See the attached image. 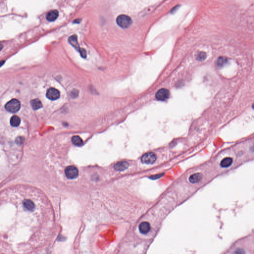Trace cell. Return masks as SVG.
I'll use <instances>...</instances> for the list:
<instances>
[{"label":"cell","instance_id":"1","mask_svg":"<svg viewBox=\"0 0 254 254\" xmlns=\"http://www.w3.org/2000/svg\"><path fill=\"white\" fill-rule=\"evenodd\" d=\"M118 25L123 28H128L132 24V20L129 16L125 15H121L118 17L116 19Z\"/></svg>","mask_w":254,"mask_h":254},{"label":"cell","instance_id":"2","mask_svg":"<svg viewBox=\"0 0 254 254\" xmlns=\"http://www.w3.org/2000/svg\"><path fill=\"white\" fill-rule=\"evenodd\" d=\"M5 107L8 112L14 113L19 111L21 108V103L17 99H13L7 103Z\"/></svg>","mask_w":254,"mask_h":254},{"label":"cell","instance_id":"3","mask_svg":"<svg viewBox=\"0 0 254 254\" xmlns=\"http://www.w3.org/2000/svg\"><path fill=\"white\" fill-rule=\"evenodd\" d=\"M157 156L153 152H148L142 155L141 158V160L142 163L151 164L155 163L156 161Z\"/></svg>","mask_w":254,"mask_h":254},{"label":"cell","instance_id":"4","mask_svg":"<svg viewBox=\"0 0 254 254\" xmlns=\"http://www.w3.org/2000/svg\"><path fill=\"white\" fill-rule=\"evenodd\" d=\"M65 174L70 179H75L79 175V171L74 166H69L65 169Z\"/></svg>","mask_w":254,"mask_h":254},{"label":"cell","instance_id":"5","mask_svg":"<svg viewBox=\"0 0 254 254\" xmlns=\"http://www.w3.org/2000/svg\"><path fill=\"white\" fill-rule=\"evenodd\" d=\"M170 96L169 91L165 89H162L159 90L155 94V97L159 101H165Z\"/></svg>","mask_w":254,"mask_h":254},{"label":"cell","instance_id":"6","mask_svg":"<svg viewBox=\"0 0 254 254\" xmlns=\"http://www.w3.org/2000/svg\"><path fill=\"white\" fill-rule=\"evenodd\" d=\"M46 96L47 98L51 100H55L58 99L60 96V93L57 89L54 88H50L47 90L46 93Z\"/></svg>","mask_w":254,"mask_h":254},{"label":"cell","instance_id":"7","mask_svg":"<svg viewBox=\"0 0 254 254\" xmlns=\"http://www.w3.org/2000/svg\"><path fill=\"white\" fill-rule=\"evenodd\" d=\"M151 226L150 224L147 221L141 222L138 226V229L141 233L146 234L151 230Z\"/></svg>","mask_w":254,"mask_h":254},{"label":"cell","instance_id":"8","mask_svg":"<svg viewBox=\"0 0 254 254\" xmlns=\"http://www.w3.org/2000/svg\"><path fill=\"white\" fill-rule=\"evenodd\" d=\"M129 166V163L126 161H122L116 163L114 165L115 170L119 171H122L126 170Z\"/></svg>","mask_w":254,"mask_h":254},{"label":"cell","instance_id":"9","mask_svg":"<svg viewBox=\"0 0 254 254\" xmlns=\"http://www.w3.org/2000/svg\"><path fill=\"white\" fill-rule=\"evenodd\" d=\"M59 12L57 10L50 11L46 15V19L49 21H53L58 18Z\"/></svg>","mask_w":254,"mask_h":254},{"label":"cell","instance_id":"10","mask_svg":"<svg viewBox=\"0 0 254 254\" xmlns=\"http://www.w3.org/2000/svg\"><path fill=\"white\" fill-rule=\"evenodd\" d=\"M77 40V35H72V36L70 37L69 38V42L70 44L75 47V48L77 50L79 51V52H80L81 49H80V46L78 44Z\"/></svg>","mask_w":254,"mask_h":254},{"label":"cell","instance_id":"11","mask_svg":"<svg viewBox=\"0 0 254 254\" xmlns=\"http://www.w3.org/2000/svg\"><path fill=\"white\" fill-rule=\"evenodd\" d=\"M202 174L200 173H195L190 176L189 178V181L191 183L196 184L199 183L202 180Z\"/></svg>","mask_w":254,"mask_h":254},{"label":"cell","instance_id":"12","mask_svg":"<svg viewBox=\"0 0 254 254\" xmlns=\"http://www.w3.org/2000/svg\"><path fill=\"white\" fill-rule=\"evenodd\" d=\"M31 103L32 108H33V109H34L35 110L40 109L42 107V104L41 101H40V100L37 99V98L32 100Z\"/></svg>","mask_w":254,"mask_h":254},{"label":"cell","instance_id":"13","mask_svg":"<svg viewBox=\"0 0 254 254\" xmlns=\"http://www.w3.org/2000/svg\"><path fill=\"white\" fill-rule=\"evenodd\" d=\"M24 207L29 211H33L35 209V204L30 200H25L23 202Z\"/></svg>","mask_w":254,"mask_h":254},{"label":"cell","instance_id":"14","mask_svg":"<svg viewBox=\"0 0 254 254\" xmlns=\"http://www.w3.org/2000/svg\"><path fill=\"white\" fill-rule=\"evenodd\" d=\"M232 163H233V159L231 158H224L220 162V166L223 168H227L231 165Z\"/></svg>","mask_w":254,"mask_h":254},{"label":"cell","instance_id":"15","mask_svg":"<svg viewBox=\"0 0 254 254\" xmlns=\"http://www.w3.org/2000/svg\"><path fill=\"white\" fill-rule=\"evenodd\" d=\"M21 123V119L18 116L14 115L10 120V124L13 127H18Z\"/></svg>","mask_w":254,"mask_h":254},{"label":"cell","instance_id":"16","mask_svg":"<svg viewBox=\"0 0 254 254\" xmlns=\"http://www.w3.org/2000/svg\"><path fill=\"white\" fill-rule=\"evenodd\" d=\"M72 142L74 145L76 146H82L83 144V142L80 137L78 135L73 136L72 138Z\"/></svg>","mask_w":254,"mask_h":254},{"label":"cell","instance_id":"17","mask_svg":"<svg viewBox=\"0 0 254 254\" xmlns=\"http://www.w3.org/2000/svg\"><path fill=\"white\" fill-rule=\"evenodd\" d=\"M228 62V59L226 57H220L218 58L217 61V65L218 68H221L226 64Z\"/></svg>","mask_w":254,"mask_h":254},{"label":"cell","instance_id":"18","mask_svg":"<svg viewBox=\"0 0 254 254\" xmlns=\"http://www.w3.org/2000/svg\"><path fill=\"white\" fill-rule=\"evenodd\" d=\"M163 175H164V173H162V174H158V175H155L151 176L149 177V178H151V179H158V178H160V177H161Z\"/></svg>","mask_w":254,"mask_h":254},{"label":"cell","instance_id":"19","mask_svg":"<svg viewBox=\"0 0 254 254\" xmlns=\"http://www.w3.org/2000/svg\"><path fill=\"white\" fill-rule=\"evenodd\" d=\"M206 55L204 53H200L198 55V59L200 60H203L204 59L206 58Z\"/></svg>","mask_w":254,"mask_h":254},{"label":"cell","instance_id":"20","mask_svg":"<svg viewBox=\"0 0 254 254\" xmlns=\"http://www.w3.org/2000/svg\"><path fill=\"white\" fill-rule=\"evenodd\" d=\"M234 254H245L244 250L242 249H237V250L234 252Z\"/></svg>","mask_w":254,"mask_h":254},{"label":"cell","instance_id":"21","mask_svg":"<svg viewBox=\"0 0 254 254\" xmlns=\"http://www.w3.org/2000/svg\"><path fill=\"white\" fill-rule=\"evenodd\" d=\"M24 138L22 137H18L16 140V142L18 145H21L24 142Z\"/></svg>","mask_w":254,"mask_h":254},{"label":"cell","instance_id":"22","mask_svg":"<svg viewBox=\"0 0 254 254\" xmlns=\"http://www.w3.org/2000/svg\"><path fill=\"white\" fill-rule=\"evenodd\" d=\"M80 55L82 56V57L83 58H86V51L84 49H82L80 50Z\"/></svg>","mask_w":254,"mask_h":254},{"label":"cell","instance_id":"23","mask_svg":"<svg viewBox=\"0 0 254 254\" xmlns=\"http://www.w3.org/2000/svg\"><path fill=\"white\" fill-rule=\"evenodd\" d=\"M252 108H253V109H254V103L253 104V105H252Z\"/></svg>","mask_w":254,"mask_h":254}]
</instances>
